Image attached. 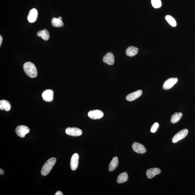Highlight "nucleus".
I'll use <instances>...</instances> for the list:
<instances>
[{"mask_svg": "<svg viewBox=\"0 0 195 195\" xmlns=\"http://www.w3.org/2000/svg\"><path fill=\"white\" fill-rule=\"evenodd\" d=\"M24 72L29 77L33 78L37 77V71L35 65L30 62L25 63L23 66Z\"/></svg>", "mask_w": 195, "mask_h": 195, "instance_id": "1", "label": "nucleus"}, {"mask_svg": "<svg viewBox=\"0 0 195 195\" xmlns=\"http://www.w3.org/2000/svg\"><path fill=\"white\" fill-rule=\"evenodd\" d=\"M56 162V159L54 157L48 160L42 167L41 171V175L44 176L47 175L50 173Z\"/></svg>", "mask_w": 195, "mask_h": 195, "instance_id": "2", "label": "nucleus"}, {"mask_svg": "<svg viewBox=\"0 0 195 195\" xmlns=\"http://www.w3.org/2000/svg\"><path fill=\"white\" fill-rule=\"evenodd\" d=\"M188 130L187 129H184L179 132L173 137L172 139V142L173 143H176L184 139L188 135Z\"/></svg>", "mask_w": 195, "mask_h": 195, "instance_id": "3", "label": "nucleus"}, {"mask_svg": "<svg viewBox=\"0 0 195 195\" xmlns=\"http://www.w3.org/2000/svg\"><path fill=\"white\" fill-rule=\"evenodd\" d=\"M16 134L19 137L21 138L25 137V135L30 132V130L28 126H17L16 128Z\"/></svg>", "mask_w": 195, "mask_h": 195, "instance_id": "4", "label": "nucleus"}, {"mask_svg": "<svg viewBox=\"0 0 195 195\" xmlns=\"http://www.w3.org/2000/svg\"><path fill=\"white\" fill-rule=\"evenodd\" d=\"M65 133L67 135L73 137L79 136L82 135L83 132L77 128L69 127L66 129Z\"/></svg>", "mask_w": 195, "mask_h": 195, "instance_id": "5", "label": "nucleus"}, {"mask_svg": "<svg viewBox=\"0 0 195 195\" xmlns=\"http://www.w3.org/2000/svg\"><path fill=\"white\" fill-rule=\"evenodd\" d=\"M177 78H171L168 79L164 83L163 88L165 90L170 89L178 82Z\"/></svg>", "mask_w": 195, "mask_h": 195, "instance_id": "6", "label": "nucleus"}, {"mask_svg": "<svg viewBox=\"0 0 195 195\" xmlns=\"http://www.w3.org/2000/svg\"><path fill=\"white\" fill-rule=\"evenodd\" d=\"M88 116L92 119H99L104 116L103 112L100 110H92L88 112Z\"/></svg>", "mask_w": 195, "mask_h": 195, "instance_id": "7", "label": "nucleus"}, {"mask_svg": "<svg viewBox=\"0 0 195 195\" xmlns=\"http://www.w3.org/2000/svg\"><path fill=\"white\" fill-rule=\"evenodd\" d=\"M132 147L134 151L138 154H144L147 151L144 146L137 142H134L133 144Z\"/></svg>", "mask_w": 195, "mask_h": 195, "instance_id": "8", "label": "nucleus"}, {"mask_svg": "<svg viewBox=\"0 0 195 195\" xmlns=\"http://www.w3.org/2000/svg\"><path fill=\"white\" fill-rule=\"evenodd\" d=\"M54 91L51 89L45 90L42 94L43 99L47 102L52 101L54 98Z\"/></svg>", "mask_w": 195, "mask_h": 195, "instance_id": "9", "label": "nucleus"}, {"mask_svg": "<svg viewBox=\"0 0 195 195\" xmlns=\"http://www.w3.org/2000/svg\"><path fill=\"white\" fill-rule=\"evenodd\" d=\"M79 156L77 153H75L72 155L71 160V168L73 171L76 170L79 165Z\"/></svg>", "mask_w": 195, "mask_h": 195, "instance_id": "10", "label": "nucleus"}, {"mask_svg": "<svg viewBox=\"0 0 195 195\" xmlns=\"http://www.w3.org/2000/svg\"><path fill=\"white\" fill-rule=\"evenodd\" d=\"M103 60L104 63L109 65H113L115 62V57L112 52H108L103 57Z\"/></svg>", "mask_w": 195, "mask_h": 195, "instance_id": "11", "label": "nucleus"}, {"mask_svg": "<svg viewBox=\"0 0 195 195\" xmlns=\"http://www.w3.org/2000/svg\"><path fill=\"white\" fill-rule=\"evenodd\" d=\"M142 90H139L138 91H134L132 93L129 94L126 97V100L129 101H133L138 98L140 97L142 95Z\"/></svg>", "mask_w": 195, "mask_h": 195, "instance_id": "12", "label": "nucleus"}, {"mask_svg": "<svg viewBox=\"0 0 195 195\" xmlns=\"http://www.w3.org/2000/svg\"><path fill=\"white\" fill-rule=\"evenodd\" d=\"M38 12L37 9H33L30 11L28 17V20L29 22L33 23L37 20Z\"/></svg>", "mask_w": 195, "mask_h": 195, "instance_id": "13", "label": "nucleus"}, {"mask_svg": "<svg viewBox=\"0 0 195 195\" xmlns=\"http://www.w3.org/2000/svg\"><path fill=\"white\" fill-rule=\"evenodd\" d=\"M161 170L159 168H154L147 169L146 174L148 178L151 179L155 176L156 175L160 174Z\"/></svg>", "mask_w": 195, "mask_h": 195, "instance_id": "14", "label": "nucleus"}, {"mask_svg": "<svg viewBox=\"0 0 195 195\" xmlns=\"http://www.w3.org/2000/svg\"><path fill=\"white\" fill-rule=\"evenodd\" d=\"M138 52V49L136 47L130 46L126 49V54L127 56L132 57L137 54Z\"/></svg>", "mask_w": 195, "mask_h": 195, "instance_id": "15", "label": "nucleus"}, {"mask_svg": "<svg viewBox=\"0 0 195 195\" xmlns=\"http://www.w3.org/2000/svg\"><path fill=\"white\" fill-rule=\"evenodd\" d=\"M11 108V105L10 103L7 100H2L0 101V109L9 111Z\"/></svg>", "mask_w": 195, "mask_h": 195, "instance_id": "16", "label": "nucleus"}, {"mask_svg": "<svg viewBox=\"0 0 195 195\" xmlns=\"http://www.w3.org/2000/svg\"><path fill=\"white\" fill-rule=\"evenodd\" d=\"M128 174L126 172H123L118 176L117 178V182L119 184H122L126 182L128 180Z\"/></svg>", "mask_w": 195, "mask_h": 195, "instance_id": "17", "label": "nucleus"}, {"mask_svg": "<svg viewBox=\"0 0 195 195\" xmlns=\"http://www.w3.org/2000/svg\"><path fill=\"white\" fill-rule=\"evenodd\" d=\"M119 165V159L117 157H114L110 164L108 170L110 172L113 171Z\"/></svg>", "mask_w": 195, "mask_h": 195, "instance_id": "18", "label": "nucleus"}, {"mask_svg": "<svg viewBox=\"0 0 195 195\" xmlns=\"http://www.w3.org/2000/svg\"><path fill=\"white\" fill-rule=\"evenodd\" d=\"M37 36L39 37L42 38L43 40L45 41H48L50 38V34L49 32L46 29H44L42 30H40L38 32Z\"/></svg>", "mask_w": 195, "mask_h": 195, "instance_id": "19", "label": "nucleus"}, {"mask_svg": "<svg viewBox=\"0 0 195 195\" xmlns=\"http://www.w3.org/2000/svg\"><path fill=\"white\" fill-rule=\"evenodd\" d=\"M182 116V114L181 112H176L172 116L171 122L173 124L177 123L181 119Z\"/></svg>", "mask_w": 195, "mask_h": 195, "instance_id": "20", "label": "nucleus"}, {"mask_svg": "<svg viewBox=\"0 0 195 195\" xmlns=\"http://www.w3.org/2000/svg\"><path fill=\"white\" fill-rule=\"evenodd\" d=\"M52 24L53 26L55 27L59 28L63 26V23L62 20L59 18H56L54 17L52 19Z\"/></svg>", "mask_w": 195, "mask_h": 195, "instance_id": "21", "label": "nucleus"}, {"mask_svg": "<svg viewBox=\"0 0 195 195\" xmlns=\"http://www.w3.org/2000/svg\"><path fill=\"white\" fill-rule=\"evenodd\" d=\"M165 19L171 26L173 27L176 26L177 23L176 20L172 16L167 15L165 16Z\"/></svg>", "mask_w": 195, "mask_h": 195, "instance_id": "22", "label": "nucleus"}, {"mask_svg": "<svg viewBox=\"0 0 195 195\" xmlns=\"http://www.w3.org/2000/svg\"><path fill=\"white\" fill-rule=\"evenodd\" d=\"M152 5L156 9H158L162 6V2L161 0H151Z\"/></svg>", "mask_w": 195, "mask_h": 195, "instance_id": "23", "label": "nucleus"}, {"mask_svg": "<svg viewBox=\"0 0 195 195\" xmlns=\"http://www.w3.org/2000/svg\"><path fill=\"white\" fill-rule=\"evenodd\" d=\"M159 127V124L158 123H155L154 124L151 126V132L153 133H155L157 132Z\"/></svg>", "mask_w": 195, "mask_h": 195, "instance_id": "24", "label": "nucleus"}, {"mask_svg": "<svg viewBox=\"0 0 195 195\" xmlns=\"http://www.w3.org/2000/svg\"><path fill=\"white\" fill-rule=\"evenodd\" d=\"M62 192H61L60 191H58L55 194V195H63Z\"/></svg>", "mask_w": 195, "mask_h": 195, "instance_id": "25", "label": "nucleus"}, {"mask_svg": "<svg viewBox=\"0 0 195 195\" xmlns=\"http://www.w3.org/2000/svg\"><path fill=\"white\" fill-rule=\"evenodd\" d=\"M4 173H5V172H4V171L1 169H0V174L3 175L4 174Z\"/></svg>", "mask_w": 195, "mask_h": 195, "instance_id": "26", "label": "nucleus"}, {"mask_svg": "<svg viewBox=\"0 0 195 195\" xmlns=\"http://www.w3.org/2000/svg\"><path fill=\"white\" fill-rule=\"evenodd\" d=\"M2 42V36H0V46H1Z\"/></svg>", "mask_w": 195, "mask_h": 195, "instance_id": "27", "label": "nucleus"}, {"mask_svg": "<svg viewBox=\"0 0 195 195\" xmlns=\"http://www.w3.org/2000/svg\"><path fill=\"white\" fill-rule=\"evenodd\" d=\"M59 18L60 20H62V18L61 17H59Z\"/></svg>", "mask_w": 195, "mask_h": 195, "instance_id": "28", "label": "nucleus"}]
</instances>
